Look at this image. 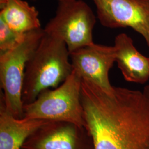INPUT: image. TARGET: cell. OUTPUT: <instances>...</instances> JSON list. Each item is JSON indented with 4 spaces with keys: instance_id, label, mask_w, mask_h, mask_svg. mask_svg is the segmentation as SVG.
Returning <instances> with one entry per match:
<instances>
[{
    "instance_id": "obj_7",
    "label": "cell",
    "mask_w": 149,
    "mask_h": 149,
    "mask_svg": "<svg viewBox=\"0 0 149 149\" xmlns=\"http://www.w3.org/2000/svg\"><path fill=\"white\" fill-rule=\"evenodd\" d=\"M70 57L73 70L82 79L106 90H112L109 73L116 63L114 46L93 43L70 53Z\"/></svg>"
},
{
    "instance_id": "obj_1",
    "label": "cell",
    "mask_w": 149,
    "mask_h": 149,
    "mask_svg": "<svg viewBox=\"0 0 149 149\" xmlns=\"http://www.w3.org/2000/svg\"><path fill=\"white\" fill-rule=\"evenodd\" d=\"M81 101L93 149H149V98L144 92L106 90L82 79Z\"/></svg>"
},
{
    "instance_id": "obj_12",
    "label": "cell",
    "mask_w": 149,
    "mask_h": 149,
    "mask_svg": "<svg viewBox=\"0 0 149 149\" xmlns=\"http://www.w3.org/2000/svg\"><path fill=\"white\" fill-rule=\"evenodd\" d=\"M25 34H21L15 31L5 22L0 19L1 52H6L14 48L23 39Z\"/></svg>"
},
{
    "instance_id": "obj_3",
    "label": "cell",
    "mask_w": 149,
    "mask_h": 149,
    "mask_svg": "<svg viewBox=\"0 0 149 149\" xmlns=\"http://www.w3.org/2000/svg\"><path fill=\"white\" fill-rule=\"evenodd\" d=\"M81 77L73 70L61 85L53 90L43 91L35 101L24 105V117L85 127L81 101Z\"/></svg>"
},
{
    "instance_id": "obj_11",
    "label": "cell",
    "mask_w": 149,
    "mask_h": 149,
    "mask_svg": "<svg viewBox=\"0 0 149 149\" xmlns=\"http://www.w3.org/2000/svg\"><path fill=\"white\" fill-rule=\"evenodd\" d=\"M73 125L65 126L48 134L38 141L34 149H77L76 130Z\"/></svg>"
},
{
    "instance_id": "obj_10",
    "label": "cell",
    "mask_w": 149,
    "mask_h": 149,
    "mask_svg": "<svg viewBox=\"0 0 149 149\" xmlns=\"http://www.w3.org/2000/svg\"><path fill=\"white\" fill-rule=\"evenodd\" d=\"M38 11L23 0H6L1 7L0 19L21 34L41 28Z\"/></svg>"
},
{
    "instance_id": "obj_2",
    "label": "cell",
    "mask_w": 149,
    "mask_h": 149,
    "mask_svg": "<svg viewBox=\"0 0 149 149\" xmlns=\"http://www.w3.org/2000/svg\"><path fill=\"white\" fill-rule=\"evenodd\" d=\"M66 43L45 32L27 62L22 90L24 105L35 101L50 88H56L73 71Z\"/></svg>"
},
{
    "instance_id": "obj_14",
    "label": "cell",
    "mask_w": 149,
    "mask_h": 149,
    "mask_svg": "<svg viewBox=\"0 0 149 149\" xmlns=\"http://www.w3.org/2000/svg\"><path fill=\"white\" fill-rule=\"evenodd\" d=\"M6 1V0H0V6H1V7L5 3Z\"/></svg>"
},
{
    "instance_id": "obj_9",
    "label": "cell",
    "mask_w": 149,
    "mask_h": 149,
    "mask_svg": "<svg viewBox=\"0 0 149 149\" xmlns=\"http://www.w3.org/2000/svg\"><path fill=\"white\" fill-rule=\"evenodd\" d=\"M48 120L14 117L6 108L1 96L0 107V149H20L26 139Z\"/></svg>"
},
{
    "instance_id": "obj_5",
    "label": "cell",
    "mask_w": 149,
    "mask_h": 149,
    "mask_svg": "<svg viewBox=\"0 0 149 149\" xmlns=\"http://www.w3.org/2000/svg\"><path fill=\"white\" fill-rule=\"evenodd\" d=\"M96 22V16L84 1H59L55 16L44 30L64 41L70 53L94 43L92 33Z\"/></svg>"
},
{
    "instance_id": "obj_15",
    "label": "cell",
    "mask_w": 149,
    "mask_h": 149,
    "mask_svg": "<svg viewBox=\"0 0 149 149\" xmlns=\"http://www.w3.org/2000/svg\"><path fill=\"white\" fill-rule=\"evenodd\" d=\"M59 1H68V0H58Z\"/></svg>"
},
{
    "instance_id": "obj_6",
    "label": "cell",
    "mask_w": 149,
    "mask_h": 149,
    "mask_svg": "<svg viewBox=\"0 0 149 149\" xmlns=\"http://www.w3.org/2000/svg\"><path fill=\"white\" fill-rule=\"evenodd\" d=\"M104 27H129L140 34L149 48V0H92Z\"/></svg>"
},
{
    "instance_id": "obj_13",
    "label": "cell",
    "mask_w": 149,
    "mask_h": 149,
    "mask_svg": "<svg viewBox=\"0 0 149 149\" xmlns=\"http://www.w3.org/2000/svg\"><path fill=\"white\" fill-rule=\"evenodd\" d=\"M143 92L146 94V95L148 96L149 98V85L147 86L145 88V89H144Z\"/></svg>"
},
{
    "instance_id": "obj_4",
    "label": "cell",
    "mask_w": 149,
    "mask_h": 149,
    "mask_svg": "<svg viewBox=\"0 0 149 149\" xmlns=\"http://www.w3.org/2000/svg\"><path fill=\"white\" fill-rule=\"evenodd\" d=\"M42 28L27 32L14 48L0 54V80L7 110L16 118L24 117L23 80L27 62L42 39Z\"/></svg>"
},
{
    "instance_id": "obj_8",
    "label": "cell",
    "mask_w": 149,
    "mask_h": 149,
    "mask_svg": "<svg viewBox=\"0 0 149 149\" xmlns=\"http://www.w3.org/2000/svg\"><path fill=\"white\" fill-rule=\"evenodd\" d=\"M114 47L116 63L124 79L128 82L144 84L149 79V57L140 53L133 39L125 33L116 36Z\"/></svg>"
}]
</instances>
